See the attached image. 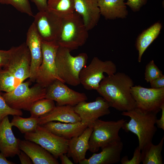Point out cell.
<instances>
[{
    "label": "cell",
    "mask_w": 164,
    "mask_h": 164,
    "mask_svg": "<svg viewBox=\"0 0 164 164\" xmlns=\"http://www.w3.org/2000/svg\"><path fill=\"white\" fill-rule=\"evenodd\" d=\"M134 85L133 80L129 76L118 72L105 77L96 91L110 107L122 112L128 111L136 107L130 91Z\"/></svg>",
    "instance_id": "obj_1"
},
{
    "label": "cell",
    "mask_w": 164,
    "mask_h": 164,
    "mask_svg": "<svg viewBox=\"0 0 164 164\" xmlns=\"http://www.w3.org/2000/svg\"><path fill=\"white\" fill-rule=\"evenodd\" d=\"M121 114L130 118L128 122L124 123L122 128L126 132H130L137 135L138 146L141 150L146 144L152 142L157 131L155 126L157 114L135 107L130 111H123Z\"/></svg>",
    "instance_id": "obj_2"
},
{
    "label": "cell",
    "mask_w": 164,
    "mask_h": 164,
    "mask_svg": "<svg viewBox=\"0 0 164 164\" xmlns=\"http://www.w3.org/2000/svg\"><path fill=\"white\" fill-rule=\"evenodd\" d=\"M70 51L67 48L59 46L56 63L59 77L64 83L75 86L80 84L79 74L86 66L88 57L84 53L74 56L71 54Z\"/></svg>",
    "instance_id": "obj_3"
},
{
    "label": "cell",
    "mask_w": 164,
    "mask_h": 164,
    "mask_svg": "<svg viewBox=\"0 0 164 164\" xmlns=\"http://www.w3.org/2000/svg\"><path fill=\"white\" fill-rule=\"evenodd\" d=\"M88 31L81 17L75 12L62 18L61 31L57 43L70 51L77 49L86 43Z\"/></svg>",
    "instance_id": "obj_4"
},
{
    "label": "cell",
    "mask_w": 164,
    "mask_h": 164,
    "mask_svg": "<svg viewBox=\"0 0 164 164\" xmlns=\"http://www.w3.org/2000/svg\"><path fill=\"white\" fill-rule=\"evenodd\" d=\"M31 82L29 80L23 81L12 91L2 93L3 97L10 107L29 111L35 102L45 98L46 88L37 83L30 87Z\"/></svg>",
    "instance_id": "obj_5"
},
{
    "label": "cell",
    "mask_w": 164,
    "mask_h": 164,
    "mask_svg": "<svg viewBox=\"0 0 164 164\" xmlns=\"http://www.w3.org/2000/svg\"><path fill=\"white\" fill-rule=\"evenodd\" d=\"M126 121L124 118L117 121H104L99 119L95 121L91 126L93 131L89 138L88 150L95 153L108 144L121 140L119 133Z\"/></svg>",
    "instance_id": "obj_6"
},
{
    "label": "cell",
    "mask_w": 164,
    "mask_h": 164,
    "mask_svg": "<svg viewBox=\"0 0 164 164\" xmlns=\"http://www.w3.org/2000/svg\"><path fill=\"white\" fill-rule=\"evenodd\" d=\"M59 46L56 42L42 41V61L36 74L35 81L46 88L56 80L64 83L59 77L56 68V57Z\"/></svg>",
    "instance_id": "obj_7"
},
{
    "label": "cell",
    "mask_w": 164,
    "mask_h": 164,
    "mask_svg": "<svg viewBox=\"0 0 164 164\" xmlns=\"http://www.w3.org/2000/svg\"><path fill=\"white\" fill-rule=\"evenodd\" d=\"M116 70L115 64L111 60L104 61L94 57L90 64L80 71V84L86 90H96L100 82L105 77L104 73L110 76L115 73Z\"/></svg>",
    "instance_id": "obj_8"
},
{
    "label": "cell",
    "mask_w": 164,
    "mask_h": 164,
    "mask_svg": "<svg viewBox=\"0 0 164 164\" xmlns=\"http://www.w3.org/2000/svg\"><path fill=\"white\" fill-rule=\"evenodd\" d=\"M24 138L39 145L56 159L67 152L69 140L55 135L43 125H39L34 131L25 134Z\"/></svg>",
    "instance_id": "obj_9"
},
{
    "label": "cell",
    "mask_w": 164,
    "mask_h": 164,
    "mask_svg": "<svg viewBox=\"0 0 164 164\" xmlns=\"http://www.w3.org/2000/svg\"><path fill=\"white\" fill-rule=\"evenodd\" d=\"M130 91L136 107L157 114L161 110L164 104V87L147 88L135 85L132 87Z\"/></svg>",
    "instance_id": "obj_10"
},
{
    "label": "cell",
    "mask_w": 164,
    "mask_h": 164,
    "mask_svg": "<svg viewBox=\"0 0 164 164\" xmlns=\"http://www.w3.org/2000/svg\"><path fill=\"white\" fill-rule=\"evenodd\" d=\"M34 17L33 22L42 41L57 42L61 31L62 18L48 10L39 11Z\"/></svg>",
    "instance_id": "obj_11"
},
{
    "label": "cell",
    "mask_w": 164,
    "mask_h": 164,
    "mask_svg": "<svg viewBox=\"0 0 164 164\" xmlns=\"http://www.w3.org/2000/svg\"><path fill=\"white\" fill-rule=\"evenodd\" d=\"M9 62L3 69L9 70L16 77L24 81L29 78L31 56L26 43L11 48Z\"/></svg>",
    "instance_id": "obj_12"
},
{
    "label": "cell",
    "mask_w": 164,
    "mask_h": 164,
    "mask_svg": "<svg viewBox=\"0 0 164 164\" xmlns=\"http://www.w3.org/2000/svg\"><path fill=\"white\" fill-rule=\"evenodd\" d=\"M64 83L59 80L55 81L46 88L45 98L56 101L57 106H73L87 100L85 93L75 91L68 87Z\"/></svg>",
    "instance_id": "obj_13"
},
{
    "label": "cell",
    "mask_w": 164,
    "mask_h": 164,
    "mask_svg": "<svg viewBox=\"0 0 164 164\" xmlns=\"http://www.w3.org/2000/svg\"><path fill=\"white\" fill-rule=\"evenodd\" d=\"M110 107L103 97H98L93 102L81 101L74 106V109L79 116L81 122L88 127H91L94 122L99 118L110 113Z\"/></svg>",
    "instance_id": "obj_14"
},
{
    "label": "cell",
    "mask_w": 164,
    "mask_h": 164,
    "mask_svg": "<svg viewBox=\"0 0 164 164\" xmlns=\"http://www.w3.org/2000/svg\"><path fill=\"white\" fill-rule=\"evenodd\" d=\"M42 42L34 24L32 22L27 31L26 42L31 56L29 77V80L31 82L35 81L37 70L42 62Z\"/></svg>",
    "instance_id": "obj_15"
},
{
    "label": "cell",
    "mask_w": 164,
    "mask_h": 164,
    "mask_svg": "<svg viewBox=\"0 0 164 164\" xmlns=\"http://www.w3.org/2000/svg\"><path fill=\"white\" fill-rule=\"evenodd\" d=\"M8 116L0 122V151L6 157L18 155L20 139L14 135Z\"/></svg>",
    "instance_id": "obj_16"
},
{
    "label": "cell",
    "mask_w": 164,
    "mask_h": 164,
    "mask_svg": "<svg viewBox=\"0 0 164 164\" xmlns=\"http://www.w3.org/2000/svg\"><path fill=\"white\" fill-rule=\"evenodd\" d=\"M123 147L121 140L108 144L101 148V151L94 153L88 159L85 158L80 164H112L120 161Z\"/></svg>",
    "instance_id": "obj_17"
},
{
    "label": "cell",
    "mask_w": 164,
    "mask_h": 164,
    "mask_svg": "<svg viewBox=\"0 0 164 164\" xmlns=\"http://www.w3.org/2000/svg\"><path fill=\"white\" fill-rule=\"evenodd\" d=\"M75 12L81 17L87 29L94 28L98 23L101 13L98 0H74Z\"/></svg>",
    "instance_id": "obj_18"
},
{
    "label": "cell",
    "mask_w": 164,
    "mask_h": 164,
    "mask_svg": "<svg viewBox=\"0 0 164 164\" xmlns=\"http://www.w3.org/2000/svg\"><path fill=\"white\" fill-rule=\"evenodd\" d=\"M93 131L92 127H87L80 135L69 140L67 155L73 159L75 163H79L85 158L88 150L89 142Z\"/></svg>",
    "instance_id": "obj_19"
},
{
    "label": "cell",
    "mask_w": 164,
    "mask_h": 164,
    "mask_svg": "<svg viewBox=\"0 0 164 164\" xmlns=\"http://www.w3.org/2000/svg\"><path fill=\"white\" fill-rule=\"evenodd\" d=\"M20 150L26 153L33 164H59L50 153L37 143L28 140H20Z\"/></svg>",
    "instance_id": "obj_20"
},
{
    "label": "cell",
    "mask_w": 164,
    "mask_h": 164,
    "mask_svg": "<svg viewBox=\"0 0 164 164\" xmlns=\"http://www.w3.org/2000/svg\"><path fill=\"white\" fill-rule=\"evenodd\" d=\"M39 125H42L50 121L75 123L81 121L74 106L69 105L57 106L51 111L38 118Z\"/></svg>",
    "instance_id": "obj_21"
},
{
    "label": "cell",
    "mask_w": 164,
    "mask_h": 164,
    "mask_svg": "<svg viewBox=\"0 0 164 164\" xmlns=\"http://www.w3.org/2000/svg\"><path fill=\"white\" fill-rule=\"evenodd\" d=\"M42 125L55 135L69 140L81 135L88 127L81 121L75 123H63L52 121Z\"/></svg>",
    "instance_id": "obj_22"
},
{
    "label": "cell",
    "mask_w": 164,
    "mask_h": 164,
    "mask_svg": "<svg viewBox=\"0 0 164 164\" xmlns=\"http://www.w3.org/2000/svg\"><path fill=\"white\" fill-rule=\"evenodd\" d=\"M125 0H98L101 15L106 19H124L128 15Z\"/></svg>",
    "instance_id": "obj_23"
},
{
    "label": "cell",
    "mask_w": 164,
    "mask_h": 164,
    "mask_svg": "<svg viewBox=\"0 0 164 164\" xmlns=\"http://www.w3.org/2000/svg\"><path fill=\"white\" fill-rule=\"evenodd\" d=\"M162 26L158 22L143 31L137 37L135 43L138 51V61H141L142 56L144 52L157 37L160 33Z\"/></svg>",
    "instance_id": "obj_24"
},
{
    "label": "cell",
    "mask_w": 164,
    "mask_h": 164,
    "mask_svg": "<svg viewBox=\"0 0 164 164\" xmlns=\"http://www.w3.org/2000/svg\"><path fill=\"white\" fill-rule=\"evenodd\" d=\"M164 136L157 145L150 142L141 150V162L143 164H163L162 151L164 144Z\"/></svg>",
    "instance_id": "obj_25"
},
{
    "label": "cell",
    "mask_w": 164,
    "mask_h": 164,
    "mask_svg": "<svg viewBox=\"0 0 164 164\" xmlns=\"http://www.w3.org/2000/svg\"><path fill=\"white\" fill-rule=\"evenodd\" d=\"M48 10L63 18L75 12L74 0H48Z\"/></svg>",
    "instance_id": "obj_26"
},
{
    "label": "cell",
    "mask_w": 164,
    "mask_h": 164,
    "mask_svg": "<svg viewBox=\"0 0 164 164\" xmlns=\"http://www.w3.org/2000/svg\"><path fill=\"white\" fill-rule=\"evenodd\" d=\"M10 122L12 126L17 127L22 133L26 134L36 129L39 125V119L31 117L23 118L21 116L14 115Z\"/></svg>",
    "instance_id": "obj_27"
},
{
    "label": "cell",
    "mask_w": 164,
    "mask_h": 164,
    "mask_svg": "<svg viewBox=\"0 0 164 164\" xmlns=\"http://www.w3.org/2000/svg\"><path fill=\"white\" fill-rule=\"evenodd\" d=\"M23 82L8 70L0 69V91L10 92Z\"/></svg>",
    "instance_id": "obj_28"
},
{
    "label": "cell",
    "mask_w": 164,
    "mask_h": 164,
    "mask_svg": "<svg viewBox=\"0 0 164 164\" xmlns=\"http://www.w3.org/2000/svg\"><path fill=\"white\" fill-rule=\"evenodd\" d=\"M55 107L54 101L52 100L45 98L39 100L30 108V117L39 118L51 111Z\"/></svg>",
    "instance_id": "obj_29"
},
{
    "label": "cell",
    "mask_w": 164,
    "mask_h": 164,
    "mask_svg": "<svg viewBox=\"0 0 164 164\" xmlns=\"http://www.w3.org/2000/svg\"><path fill=\"white\" fill-rule=\"evenodd\" d=\"M0 3L10 5L18 11L29 16L34 17L29 0H0Z\"/></svg>",
    "instance_id": "obj_30"
},
{
    "label": "cell",
    "mask_w": 164,
    "mask_h": 164,
    "mask_svg": "<svg viewBox=\"0 0 164 164\" xmlns=\"http://www.w3.org/2000/svg\"><path fill=\"white\" fill-rule=\"evenodd\" d=\"M23 113L21 110L15 109L10 107L6 103L0 91V122L9 115L22 116Z\"/></svg>",
    "instance_id": "obj_31"
},
{
    "label": "cell",
    "mask_w": 164,
    "mask_h": 164,
    "mask_svg": "<svg viewBox=\"0 0 164 164\" xmlns=\"http://www.w3.org/2000/svg\"><path fill=\"white\" fill-rule=\"evenodd\" d=\"M163 75L162 72L155 64L153 60L150 61L146 66L145 79L147 83Z\"/></svg>",
    "instance_id": "obj_32"
},
{
    "label": "cell",
    "mask_w": 164,
    "mask_h": 164,
    "mask_svg": "<svg viewBox=\"0 0 164 164\" xmlns=\"http://www.w3.org/2000/svg\"><path fill=\"white\" fill-rule=\"evenodd\" d=\"M141 150L137 146L135 149L133 156L131 159H129L128 157L125 156L121 159V164H139L141 162Z\"/></svg>",
    "instance_id": "obj_33"
},
{
    "label": "cell",
    "mask_w": 164,
    "mask_h": 164,
    "mask_svg": "<svg viewBox=\"0 0 164 164\" xmlns=\"http://www.w3.org/2000/svg\"><path fill=\"white\" fill-rule=\"evenodd\" d=\"M147 0H128L125 3L133 11L136 12L139 11L141 8L146 3Z\"/></svg>",
    "instance_id": "obj_34"
},
{
    "label": "cell",
    "mask_w": 164,
    "mask_h": 164,
    "mask_svg": "<svg viewBox=\"0 0 164 164\" xmlns=\"http://www.w3.org/2000/svg\"><path fill=\"white\" fill-rule=\"evenodd\" d=\"M10 49L8 50H0V69L7 65L10 55Z\"/></svg>",
    "instance_id": "obj_35"
},
{
    "label": "cell",
    "mask_w": 164,
    "mask_h": 164,
    "mask_svg": "<svg viewBox=\"0 0 164 164\" xmlns=\"http://www.w3.org/2000/svg\"><path fill=\"white\" fill-rule=\"evenodd\" d=\"M150 83L152 88L158 89L164 87V75L154 79Z\"/></svg>",
    "instance_id": "obj_36"
},
{
    "label": "cell",
    "mask_w": 164,
    "mask_h": 164,
    "mask_svg": "<svg viewBox=\"0 0 164 164\" xmlns=\"http://www.w3.org/2000/svg\"><path fill=\"white\" fill-rule=\"evenodd\" d=\"M33 2L39 11L48 10L47 2L48 0H30Z\"/></svg>",
    "instance_id": "obj_37"
},
{
    "label": "cell",
    "mask_w": 164,
    "mask_h": 164,
    "mask_svg": "<svg viewBox=\"0 0 164 164\" xmlns=\"http://www.w3.org/2000/svg\"><path fill=\"white\" fill-rule=\"evenodd\" d=\"M18 155L22 164H32V161L29 156L24 152L21 150Z\"/></svg>",
    "instance_id": "obj_38"
},
{
    "label": "cell",
    "mask_w": 164,
    "mask_h": 164,
    "mask_svg": "<svg viewBox=\"0 0 164 164\" xmlns=\"http://www.w3.org/2000/svg\"><path fill=\"white\" fill-rule=\"evenodd\" d=\"M161 110L162 111L161 115L160 118L159 119H157L156 121L155 124L157 127L164 130V104H162L161 107Z\"/></svg>",
    "instance_id": "obj_39"
},
{
    "label": "cell",
    "mask_w": 164,
    "mask_h": 164,
    "mask_svg": "<svg viewBox=\"0 0 164 164\" xmlns=\"http://www.w3.org/2000/svg\"><path fill=\"white\" fill-rule=\"evenodd\" d=\"M59 158L62 164H73V162L69 159L66 153L63 154L60 156Z\"/></svg>",
    "instance_id": "obj_40"
},
{
    "label": "cell",
    "mask_w": 164,
    "mask_h": 164,
    "mask_svg": "<svg viewBox=\"0 0 164 164\" xmlns=\"http://www.w3.org/2000/svg\"><path fill=\"white\" fill-rule=\"evenodd\" d=\"M15 163L8 160L0 151V164H14Z\"/></svg>",
    "instance_id": "obj_41"
},
{
    "label": "cell",
    "mask_w": 164,
    "mask_h": 164,
    "mask_svg": "<svg viewBox=\"0 0 164 164\" xmlns=\"http://www.w3.org/2000/svg\"></svg>",
    "instance_id": "obj_42"
}]
</instances>
